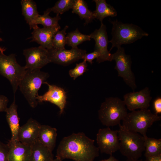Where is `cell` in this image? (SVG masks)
Returning a JSON list of instances; mask_svg holds the SVG:
<instances>
[{"label": "cell", "instance_id": "cell-4", "mask_svg": "<svg viewBox=\"0 0 161 161\" xmlns=\"http://www.w3.org/2000/svg\"><path fill=\"white\" fill-rule=\"evenodd\" d=\"M118 137L119 150L127 158L138 160L145 151V137L139 133L129 130L119 124Z\"/></svg>", "mask_w": 161, "mask_h": 161}, {"label": "cell", "instance_id": "cell-3", "mask_svg": "<svg viewBox=\"0 0 161 161\" xmlns=\"http://www.w3.org/2000/svg\"><path fill=\"white\" fill-rule=\"evenodd\" d=\"M109 21L112 24V37L109 41L112 44L110 51L114 47L118 48L123 44L132 43L148 35V33L137 25L124 23L117 20L112 21L110 19Z\"/></svg>", "mask_w": 161, "mask_h": 161}, {"label": "cell", "instance_id": "cell-37", "mask_svg": "<svg viewBox=\"0 0 161 161\" xmlns=\"http://www.w3.org/2000/svg\"><path fill=\"white\" fill-rule=\"evenodd\" d=\"M126 161H143L142 160H134L132 159L127 158V159Z\"/></svg>", "mask_w": 161, "mask_h": 161}, {"label": "cell", "instance_id": "cell-34", "mask_svg": "<svg viewBox=\"0 0 161 161\" xmlns=\"http://www.w3.org/2000/svg\"><path fill=\"white\" fill-rule=\"evenodd\" d=\"M145 161H161V155L146 157Z\"/></svg>", "mask_w": 161, "mask_h": 161}, {"label": "cell", "instance_id": "cell-28", "mask_svg": "<svg viewBox=\"0 0 161 161\" xmlns=\"http://www.w3.org/2000/svg\"><path fill=\"white\" fill-rule=\"evenodd\" d=\"M68 28L69 26L66 25L63 29L56 32L52 40L53 48L56 49H65V46L66 44V31Z\"/></svg>", "mask_w": 161, "mask_h": 161}, {"label": "cell", "instance_id": "cell-26", "mask_svg": "<svg viewBox=\"0 0 161 161\" xmlns=\"http://www.w3.org/2000/svg\"><path fill=\"white\" fill-rule=\"evenodd\" d=\"M66 44L72 48L77 47L78 46L86 41L91 40L89 35L81 33L78 28L68 33L66 35Z\"/></svg>", "mask_w": 161, "mask_h": 161}, {"label": "cell", "instance_id": "cell-36", "mask_svg": "<svg viewBox=\"0 0 161 161\" xmlns=\"http://www.w3.org/2000/svg\"><path fill=\"white\" fill-rule=\"evenodd\" d=\"M3 41L2 39L0 38V41ZM6 49L4 48H1L0 46V52L2 53H4V52L6 50Z\"/></svg>", "mask_w": 161, "mask_h": 161}, {"label": "cell", "instance_id": "cell-14", "mask_svg": "<svg viewBox=\"0 0 161 161\" xmlns=\"http://www.w3.org/2000/svg\"><path fill=\"white\" fill-rule=\"evenodd\" d=\"M48 86V91L43 95L36 97L38 102H49L57 106L60 109V114L63 112L66 103V95L64 89L56 85L44 83Z\"/></svg>", "mask_w": 161, "mask_h": 161}, {"label": "cell", "instance_id": "cell-24", "mask_svg": "<svg viewBox=\"0 0 161 161\" xmlns=\"http://www.w3.org/2000/svg\"><path fill=\"white\" fill-rule=\"evenodd\" d=\"M49 13L45 10L43 15H39L32 21L30 26V29H32L35 25L38 24H42L44 27H55L59 26L58 21L61 18L59 15H56L55 17H52L49 16Z\"/></svg>", "mask_w": 161, "mask_h": 161}, {"label": "cell", "instance_id": "cell-35", "mask_svg": "<svg viewBox=\"0 0 161 161\" xmlns=\"http://www.w3.org/2000/svg\"><path fill=\"white\" fill-rule=\"evenodd\" d=\"M99 161H119L117 159L112 155H110V157L108 159L102 160Z\"/></svg>", "mask_w": 161, "mask_h": 161}, {"label": "cell", "instance_id": "cell-15", "mask_svg": "<svg viewBox=\"0 0 161 161\" xmlns=\"http://www.w3.org/2000/svg\"><path fill=\"white\" fill-rule=\"evenodd\" d=\"M32 36L30 42H35L40 46L49 50L52 49V40L56 32L61 29L60 26L55 27H43L40 28L37 25L32 28Z\"/></svg>", "mask_w": 161, "mask_h": 161}, {"label": "cell", "instance_id": "cell-27", "mask_svg": "<svg viewBox=\"0 0 161 161\" xmlns=\"http://www.w3.org/2000/svg\"><path fill=\"white\" fill-rule=\"evenodd\" d=\"M75 0H59L55 3L52 7L46 10L49 13L52 12L56 15L62 14L72 9Z\"/></svg>", "mask_w": 161, "mask_h": 161}, {"label": "cell", "instance_id": "cell-8", "mask_svg": "<svg viewBox=\"0 0 161 161\" xmlns=\"http://www.w3.org/2000/svg\"><path fill=\"white\" fill-rule=\"evenodd\" d=\"M117 51L112 54V60L115 61L114 69L126 83L133 91L137 88L135 77L131 69L132 61L130 56L126 55L124 49L121 47L117 48Z\"/></svg>", "mask_w": 161, "mask_h": 161}, {"label": "cell", "instance_id": "cell-17", "mask_svg": "<svg viewBox=\"0 0 161 161\" xmlns=\"http://www.w3.org/2000/svg\"><path fill=\"white\" fill-rule=\"evenodd\" d=\"M14 97L13 102L5 112L6 120L11 133V138L7 144L13 145L19 142L18 134L20 127L17 113L18 106L16 103L15 96Z\"/></svg>", "mask_w": 161, "mask_h": 161}, {"label": "cell", "instance_id": "cell-22", "mask_svg": "<svg viewBox=\"0 0 161 161\" xmlns=\"http://www.w3.org/2000/svg\"><path fill=\"white\" fill-rule=\"evenodd\" d=\"M72 12L78 15L85 21L84 24L91 23L95 18L93 12L90 10L86 2L83 0H75Z\"/></svg>", "mask_w": 161, "mask_h": 161}, {"label": "cell", "instance_id": "cell-1", "mask_svg": "<svg viewBox=\"0 0 161 161\" xmlns=\"http://www.w3.org/2000/svg\"><path fill=\"white\" fill-rule=\"evenodd\" d=\"M95 140L83 132L73 133L64 137L58 147L56 157L75 161H94L99 155V149Z\"/></svg>", "mask_w": 161, "mask_h": 161}, {"label": "cell", "instance_id": "cell-20", "mask_svg": "<svg viewBox=\"0 0 161 161\" xmlns=\"http://www.w3.org/2000/svg\"><path fill=\"white\" fill-rule=\"evenodd\" d=\"M31 147L29 161H51L54 159L52 151L43 145L38 139Z\"/></svg>", "mask_w": 161, "mask_h": 161}, {"label": "cell", "instance_id": "cell-31", "mask_svg": "<svg viewBox=\"0 0 161 161\" xmlns=\"http://www.w3.org/2000/svg\"><path fill=\"white\" fill-rule=\"evenodd\" d=\"M99 56L98 52L94 50V52L87 54H85L83 57L82 59L86 61H88L91 64L93 63V61L95 59H97Z\"/></svg>", "mask_w": 161, "mask_h": 161}, {"label": "cell", "instance_id": "cell-38", "mask_svg": "<svg viewBox=\"0 0 161 161\" xmlns=\"http://www.w3.org/2000/svg\"><path fill=\"white\" fill-rule=\"evenodd\" d=\"M51 161H62L61 159H60L56 157V158L55 159H53Z\"/></svg>", "mask_w": 161, "mask_h": 161}, {"label": "cell", "instance_id": "cell-12", "mask_svg": "<svg viewBox=\"0 0 161 161\" xmlns=\"http://www.w3.org/2000/svg\"><path fill=\"white\" fill-rule=\"evenodd\" d=\"M48 50L50 62L63 66L68 65L82 59L86 53V50L78 47L70 50L52 48Z\"/></svg>", "mask_w": 161, "mask_h": 161}, {"label": "cell", "instance_id": "cell-5", "mask_svg": "<svg viewBox=\"0 0 161 161\" xmlns=\"http://www.w3.org/2000/svg\"><path fill=\"white\" fill-rule=\"evenodd\" d=\"M128 113L123 100L117 97L106 98L98 110V118L107 127L119 125Z\"/></svg>", "mask_w": 161, "mask_h": 161}, {"label": "cell", "instance_id": "cell-7", "mask_svg": "<svg viewBox=\"0 0 161 161\" xmlns=\"http://www.w3.org/2000/svg\"><path fill=\"white\" fill-rule=\"evenodd\" d=\"M26 70L18 63L15 54L7 55L0 52V74L10 81L14 96Z\"/></svg>", "mask_w": 161, "mask_h": 161}, {"label": "cell", "instance_id": "cell-23", "mask_svg": "<svg viewBox=\"0 0 161 161\" xmlns=\"http://www.w3.org/2000/svg\"><path fill=\"white\" fill-rule=\"evenodd\" d=\"M21 4L22 14L30 26L32 21L39 15L36 4L32 0H22Z\"/></svg>", "mask_w": 161, "mask_h": 161}, {"label": "cell", "instance_id": "cell-10", "mask_svg": "<svg viewBox=\"0 0 161 161\" xmlns=\"http://www.w3.org/2000/svg\"><path fill=\"white\" fill-rule=\"evenodd\" d=\"M23 54L25 58L26 69H41L51 63L48 50L40 46L24 49Z\"/></svg>", "mask_w": 161, "mask_h": 161}, {"label": "cell", "instance_id": "cell-30", "mask_svg": "<svg viewBox=\"0 0 161 161\" xmlns=\"http://www.w3.org/2000/svg\"><path fill=\"white\" fill-rule=\"evenodd\" d=\"M9 150L7 144L0 141V161H8Z\"/></svg>", "mask_w": 161, "mask_h": 161}, {"label": "cell", "instance_id": "cell-6", "mask_svg": "<svg viewBox=\"0 0 161 161\" xmlns=\"http://www.w3.org/2000/svg\"><path fill=\"white\" fill-rule=\"evenodd\" d=\"M161 119L160 116L153 114L148 109H140L128 113L121 125L125 129L139 133L145 137L147 136L148 129L154 122Z\"/></svg>", "mask_w": 161, "mask_h": 161}, {"label": "cell", "instance_id": "cell-33", "mask_svg": "<svg viewBox=\"0 0 161 161\" xmlns=\"http://www.w3.org/2000/svg\"><path fill=\"white\" fill-rule=\"evenodd\" d=\"M154 108L155 112V114L158 115L161 113V97H158L154 101Z\"/></svg>", "mask_w": 161, "mask_h": 161}, {"label": "cell", "instance_id": "cell-18", "mask_svg": "<svg viewBox=\"0 0 161 161\" xmlns=\"http://www.w3.org/2000/svg\"><path fill=\"white\" fill-rule=\"evenodd\" d=\"M9 147L8 161H29L31 146L19 141L15 144H7Z\"/></svg>", "mask_w": 161, "mask_h": 161}, {"label": "cell", "instance_id": "cell-19", "mask_svg": "<svg viewBox=\"0 0 161 161\" xmlns=\"http://www.w3.org/2000/svg\"><path fill=\"white\" fill-rule=\"evenodd\" d=\"M56 128L41 125L38 139L43 145L52 151L55 148L57 137Z\"/></svg>", "mask_w": 161, "mask_h": 161}, {"label": "cell", "instance_id": "cell-16", "mask_svg": "<svg viewBox=\"0 0 161 161\" xmlns=\"http://www.w3.org/2000/svg\"><path fill=\"white\" fill-rule=\"evenodd\" d=\"M41 125L36 120L30 118L20 126L18 134V141L24 144L31 146L37 139Z\"/></svg>", "mask_w": 161, "mask_h": 161}, {"label": "cell", "instance_id": "cell-25", "mask_svg": "<svg viewBox=\"0 0 161 161\" xmlns=\"http://www.w3.org/2000/svg\"><path fill=\"white\" fill-rule=\"evenodd\" d=\"M144 137V155L145 157L161 155V139L147 136Z\"/></svg>", "mask_w": 161, "mask_h": 161}, {"label": "cell", "instance_id": "cell-2", "mask_svg": "<svg viewBox=\"0 0 161 161\" xmlns=\"http://www.w3.org/2000/svg\"><path fill=\"white\" fill-rule=\"evenodd\" d=\"M47 72L40 69H26L21 80L18 87L30 106L36 107L38 104L36 97L38 92L43 84L47 82L49 77Z\"/></svg>", "mask_w": 161, "mask_h": 161}, {"label": "cell", "instance_id": "cell-9", "mask_svg": "<svg viewBox=\"0 0 161 161\" xmlns=\"http://www.w3.org/2000/svg\"><path fill=\"white\" fill-rule=\"evenodd\" d=\"M96 141L101 153L112 155L119 150V141L117 130H112L109 127L100 129L97 134Z\"/></svg>", "mask_w": 161, "mask_h": 161}, {"label": "cell", "instance_id": "cell-32", "mask_svg": "<svg viewBox=\"0 0 161 161\" xmlns=\"http://www.w3.org/2000/svg\"><path fill=\"white\" fill-rule=\"evenodd\" d=\"M8 102L9 99L7 97L0 94V112H6Z\"/></svg>", "mask_w": 161, "mask_h": 161}, {"label": "cell", "instance_id": "cell-13", "mask_svg": "<svg viewBox=\"0 0 161 161\" xmlns=\"http://www.w3.org/2000/svg\"><path fill=\"white\" fill-rule=\"evenodd\" d=\"M152 98L150 90L145 87L139 91L126 94L123 96V101L127 109L132 111L137 109H148Z\"/></svg>", "mask_w": 161, "mask_h": 161}, {"label": "cell", "instance_id": "cell-11", "mask_svg": "<svg viewBox=\"0 0 161 161\" xmlns=\"http://www.w3.org/2000/svg\"><path fill=\"white\" fill-rule=\"evenodd\" d=\"M89 35L90 38L94 39L95 41L94 50L99 54L97 62L100 63L106 61H112V54L108 49L109 41L106 25L103 23L101 24L99 29L95 30Z\"/></svg>", "mask_w": 161, "mask_h": 161}, {"label": "cell", "instance_id": "cell-21", "mask_svg": "<svg viewBox=\"0 0 161 161\" xmlns=\"http://www.w3.org/2000/svg\"><path fill=\"white\" fill-rule=\"evenodd\" d=\"M96 4V10L93 11L95 18L103 23V19L107 17H115L117 12L115 9L108 4L105 0H94Z\"/></svg>", "mask_w": 161, "mask_h": 161}, {"label": "cell", "instance_id": "cell-29", "mask_svg": "<svg viewBox=\"0 0 161 161\" xmlns=\"http://www.w3.org/2000/svg\"><path fill=\"white\" fill-rule=\"evenodd\" d=\"M87 64L86 62L83 61L82 62L77 64L75 67L69 71L70 76L74 80L77 77L82 75L87 70Z\"/></svg>", "mask_w": 161, "mask_h": 161}]
</instances>
